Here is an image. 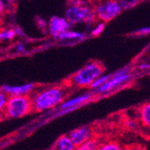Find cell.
Returning <instances> with one entry per match:
<instances>
[{"instance_id": "1", "label": "cell", "mask_w": 150, "mask_h": 150, "mask_svg": "<svg viewBox=\"0 0 150 150\" xmlns=\"http://www.w3.org/2000/svg\"><path fill=\"white\" fill-rule=\"evenodd\" d=\"M34 112H45L59 107L67 97V89L64 86H54L43 88L31 93Z\"/></svg>"}, {"instance_id": "2", "label": "cell", "mask_w": 150, "mask_h": 150, "mask_svg": "<svg viewBox=\"0 0 150 150\" xmlns=\"http://www.w3.org/2000/svg\"><path fill=\"white\" fill-rule=\"evenodd\" d=\"M104 70L105 69L101 62L96 60L89 61L69 78V83L78 88L89 87L94 79L104 73Z\"/></svg>"}, {"instance_id": "3", "label": "cell", "mask_w": 150, "mask_h": 150, "mask_svg": "<svg viewBox=\"0 0 150 150\" xmlns=\"http://www.w3.org/2000/svg\"><path fill=\"white\" fill-rule=\"evenodd\" d=\"M33 111L31 95H9L4 114L11 119H20Z\"/></svg>"}, {"instance_id": "4", "label": "cell", "mask_w": 150, "mask_h": 150, "mask_svg": "<svg viewBox=\"0 0 150 150\" xmlns=\"http://www.w3.org/2000/svg\"><path fill=\"white\" fill-rule=\"evenodd\" d=\"M65 18L71 25L78 23H92L96 20L93 7L86 4L69 6L65 12Z\"/></svg>"}, {"instance_id": "5", "label": "cell", "mask_w": 150, "mask_h": 150, "mask_svg": "<svg viewBox=\"0 0 150 150\" xmlns=\"http://www.w3.org/2000/svg\"><path fill=\"white\" fill-rule=\"evenodd\" d=\"M93 9L96 18L103 23L112 21L122 12L117 0H97Z\"/></svg>"}, {"instance_id": "6", "label": "cell", "mask_w": 150, "mask_h": 150, "mask_svg": "<svg viewBox=\"0 0 150 150\" xmlns=\"http://www.w3.org/2000/svg\"><path fill=\"white\" fill-rule=\"evenodd\" d=\"M129 71L130 69L129 67H126L124 69H121L119 71L115 72L105 84H103L99 88L93 90L94 94H104L110 93L120 86L121 85H124L128 81H129L131 77Z\"/></svg>"}, {"instance_id": "7", "label": "cell", "mask_w": 150, "mask_h": 150, "mask_svg": "<svg viewBox=\"0 0 150 150\" xmlns=\"http://www.w3.org/2000/svg\"><path fill=\"white\" fill-rule=\"evenodd\" d=\"M94 96V93H82L77 96L72 97L70 99L65 100L59 106V112L57 113V115H61L67 112H69L71 111H74L76 109H77L79 106L83 105L88 102H90Z\"/></svg>"}, {"instance_id": "8", "label": "cell", "mask_w": 150, "mask_h": 150, "mask_svg": "<svg viewBox=\"0 0 150 150\" xmlns=\"http://www.w3.org/2000/svg\"><path fill=\"white\" fill-rule=\"evenodd\" d=\"M47 26H48L49 33L54 38H58V36L61 33L67 30H69L71 24L64 17L52 16L50 19Z\"/></svg>"}, {"instance_id": "9", "label": "cell", "mask_w": 150, "mask_h": 150, "mask_svg": "<svg viewBox=\"0 0 150 150\" xmlns=\"http://www.w3.org/2000/svg\"><path fill=\"white\" fill-rule=\"evenodd\" d=\"M36 86L33 83H26L23 85L10 86L6 85L2 86V91L9 95H31L35 90Z\"/></svg>"}, {"instance_id": "10", "label": "cell", "mask_w": 150, "mask_h": 150, "mask_svg": "<svg viewBox=\"0 0 150 150\" xmlns=\"http://www.w3.org/2000/svg\"><path fill=\"white\" fill-rule=\"evenodd\" d=\"M69 137L74 142V144L78 146L89 139H93V130L86 126L79 127L69 133Z\"/></svg>"}, {"instance_id": "11", "label": "cell", "mask_w": 150, "mask_h": 150, "mask_svg": "<svg viewBox=\"0 0 150 150\" xmlns=\"http://www.w3.org/2000/svg\"><path fill=\"white\" fill-rule=\"evenodd\" d=\"M54 150H76V146L74 144L69 135L61 136L55 142L53 146Z\"/></svg>"}, {"instance_id": "12", "label": "cell", "mask_w": 150, "mask_h": 150, "mask_svg": "<svg viewBox=\"0 0 150 150\" xmlns=\"http://www.w3.org/2000/svg\"><path fill=\"white\" fill-rule=\"evenodd\" d=\"M139 119L141 125L150 130V102L141 105L139 110Z\"/></svg>"}, {"instance_id": "13", "label": "cell", "mask_w": 150, "mask_h": 150, "mask_svg": "<svg viewBox=\"0 0 150 150\" xmlns=\"http://www.w3.org/2000/svg\"><path fill=\"white\" fill-rule=\"evenodd\" d=\"M69 30H67L61 33L58 36V38L60 40H81L85 38V35L83 33H78V32H74V31H69Z\"/></svg>"}, {"instance_id": "14", "label": "cell", "mask_w": 150, "mask_h": 150, "mask_svg": "<svg viewBox=\"0 0 150 150\" xmlns=\"http://www.w3.org/2000/svg\"><path fill=\"white\" fill-rule=\"evenodd\" d=\"M97 150H126V148L116 141H107L98 145Z\"/></svg>"}, {"instance_id": "15", "label": "cell", "mask_w": 150, "mask_h": 150, "mask_svg": "<svg viewBox=\"0 0 150 150\" xmlns=\"http://www.w3.org/2000/svg\"><path fill=\"white\" fill-rule=\"evenodd\" d=\"M112 75H105V74H102L101 76H99L96 79H94L93 82L91 84V86H89L92 90H95L99 88L100 86H102L103 84H105L106 82L112 77Z\"/></svg>"}, {"instance_id": "16", "label": "cell", "mask_w": 150, "mask_h": 150, "mask_svg": "<svg viewBox=\"0 0 150 150\" xmlns=\"http://www.w3.org/2000/svg\"><path fill=\"white\" fill-rule=\"evenodd\" d=\"M118 3L120 4L122 11L124 10H129L137 6L142 0H117Z\"/></svg>"}, {"instance_id": "17", "label": "cell", "mask_w": 150, "mask_h": 150, "mask_svg": "<svg viewBox=\"0 0 150 150\" xmlns=\"http://www.w3.org/2000/svg\"><path fill=\"white\" fill-rule=\"evenodd\" d=\"M98 145L99 144H98L97 140H95L93 139H91L88 141L85 142L84 144H82V145L76 146V150H97Z\"/></svg>"}, {"instance_id": "18", "label": "cell", "mask_w": 150, "mask_h": 150, "mask_svg": "<svg viewBox=\"0 0 150 150\" xmlns=\"http://www.w3.org/2000/svg\"><path fill=\"white\" fill-rule=\"evenodd\" d=\"M16 36V32L13 29H7L5 31H2V32H0V42H2V40H13Z\"/></svg>"}, {"instance_id": "19", "label": "cell", "mask_w": 150, "mask_h": 150, "mask_svg": "<svg viewBox=\"0 0 150 150\" xmlns=\"http://www.w3.org/2000/svg\"><path fill=\"white\" fill-rule=\"evenodd\" d=\"M7 99H8V95L5 92L0 91V116L5 113V109H6Z\"/></svg>"}, {"instance_id": "20", "label": "cell", "mask_w": 150, "mask_h": 150, "mask_svg": "<svg viewBox=\"0 0 150 150\" xmlns=\"http://www.w3.org/2000/svg\"><path fill=\"white\" fill-rule=\"evenodd\" d=\"M104 28H105V23L101 22L100 23H98V24H97V25L95 26L94 28L93 29V31H92V33H91L92 36L97 37V36L101 35V34H102V33L103 32Z\"/></svg>"}, {"instance_id": "21", "label": "cell", "mask_w": 150, "mask_h": 150, "mask_svg": "<svg viewBox=\"0 0 150 150\" xmlns=\"http://www.w3.org/2000/svg\"><path fill=\"white\" fill-rule=\"evenodd\" d=\"M134 34L136 36H146V35H149L150 34V27H144V28H141V29H139L137 30Z\"/></svg>"}, {"instance_id": "22", "label": "cell", "mask_w": 150, "mask_h": 150, "mask_svg": "<svg viewBox=\"0 0 150 150\" xmlns=\"http://www.w3.org/2000/svg\"><path fill=\"white\" fill-rule=\"evenodd\" d=\"M69 1V6H80L86 4L85 0H67Z\"/></svg>"}, {"instance_id": "23", "label": "cell", "mask_w": 150, "mask_h": 150, "mask_svg": "<svg viewBox=\"0 0 150 150\" xmlns=\"http://www.w3.org/2000/svg\"><path fill=\"white\" fill-rule=\"evenodd\" d=\"M126 126H127L129 129H135L136 127H137V122L134 121V120H129L126 121Z\"/></svg>"}, {"instance_id": "24", "label": "cell", "mask_w": 150, "mask_h": 150, "mask_svg": "<svg viewBox=\"0 0 150 150\" xmlns=\"http://www.w3.org/2000/svg\"><path fill=\"white\" fill-rule=\"evenodd\" d=\"M16 50L17 52H20V53H21V52H23V51L25 50V46H24V44H23V43H19V44L16 45Z\"/></svg>"}, {"instance_id": "25", "label": "cell", "mask_w": 150, "mask_h": 150, "mask_svg": "<svg viewBox=\"0 0 150 150\" xmlns=\"http://www.w3.org/2000/svg\"><path fill=\"white\" fill-rule=\"evenodd\" d=\"M126 150H145V149L140 145H134V146H131L130 147L127 148Z\"/></svg>"}, {"instance_id": "26", "label": "cell", "mask_w": 150, "mask_h": 150, "mask_svg": "<svg viewBox=\"0 0 150 150\" xmlns=\"http://www.w3.org/2000/svg\"><path fill=\"white\" fill-rule=\"evenodd\" d=\"M139 69H143V70L148 69H150V64L143 63V64H141V65L139 66Z\"/></svg>"}, {"instance_id": "27", "label": "cell", "mask_w": 150, "mask_h": 150, "mask_svg": "<svg viewBox=\"0 0 150 150\" xmlns=\"http://www.w3.org/2000/svg\"><path fill=\"white\" fill-rule=\"evenodd\" d=\"M5 10V3L4 0H0V13H2Z\"/></svg>"}, {"instance_id": "28", "label": "cell", "mask_w": 150, "mask_h": 150, "mask_svg": "<svg viewBox=\"0 0 150 150\" xmlns=\"http://www.w3.org/2000/svg\"><path fill=\"white\" fill-rule=\"evenodd\" d=\"M15 32H16V35H20V36H22V35L23 34V31H22L20 28H16V29H15Z\"/></svg>"}, {"instance_id": "29", "label": "cell", "mask_w": 150, "mask_h": 150, "mask_svg": "<svg viewBox=\"0 0 150 150\" xmlns=\"http://www.w3.org/2000/svg\"><path fill=\"white\" fill-rule=\"evenodd\" d=\"M5 1H6V2H8V3H12V2H15L16 0H5Z\"/></svg>"}, {"instance_id": "30", "label": "cell", "mask_w": 150, "mask_h": 150, "mask_svg": "<svg viewBox=\"0 0 150 150\" xmlns=\"http://www.w3.org/2000/svg\"><path fill=\"white\" fill-rule=\"evenodd\" d=\"M0 91H2V86H0Z\"/></svg>"}, {"instance_id": "31", "label": "cell", "mask_w": 150, "mask_h": 150, "mask_svg": "<svg viewBox=\"0 0 150 150\" xmlns=\"http://www.w3.org/2000/svg\"><path fill=\"white\" fill-rule=\"evenodd\" d=\"M52 150H54V149H52Z\"/></svg>"}]
</instances>
